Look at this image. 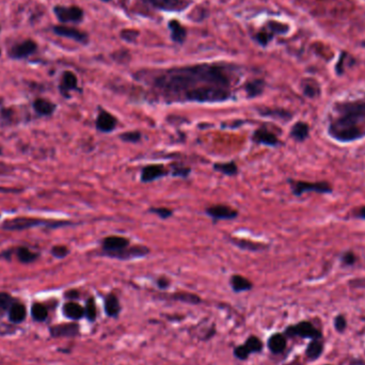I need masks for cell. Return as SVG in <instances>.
Returning <instances> with one entry per match:
<instances>
[{"label":"cell","instance_id":"3","mask_svg":"<svg viewBox=\"0 0 365 365\" xmlns=\"http://www.w3.org/2000/svg\"><path fill=\"white\" fill-rule=\"evenodd\" d=\"M230 91L229 88L206 86L193 90L185 94V99L191 102L200 103H213V102H222L229 99Z\"/></svg>","mask_w":365,"mask_h":365},{"label":"cell","instance_id":"18","mask_svg":"<svg viewBox=\"0 0 365 365\" xmlns=\"http://www.w3.org/2000/svg\"><path fill=\"white\" fill-rule=\"evenodd\" d=\"M54 31L58 35L64 36V38H69L72 40H75L79 43H86V41H87V35L75 28L65 27V26H57L54 28Z\"/></svg>","mask_w":365,"mask_h":365},{"label":"cell","instance_id":"8","mask_svg":"<svg viewBox=\"0 0 365 365\" xmlns=\"http://www.w3.org/2000/svg\"><path fill=\"white\" fill-rule=\"evenodd\" d=\"M55 13L61 22H78L83 17V12L78 7H55Z\"/></svg>","mask_w":365,"mask_h":365},{"label":"cell","instance_id":"38","mask_svg":"<svg viewBox=\"0 0 365 365\" xmlns=\"http://www.w3.org/2000/svg\"><path fill=\"white\" fill-rule=\"evenodd\" d=\"M120 137L125 142H138L141 138V133L138 131H128L121 135Z\"/></svg>","mask_w":365,"mask_h":365},{"label":"cell","instance_id":"19","mask_svg":"<svg viewBox=\"0 0 365 365\" xmlns=\"http://www.w3.org/2000/svg\"><path fill=\"white\" fill-rule=\"evenodd\" d=\"M117 126V119L107 111H101L96 120V127L101 131L109 132Z\"/></svg>","mask_w":365,"mask_h":365},{"label":"cell","instance_id":"11","mask_svg":"<svg viewBox=\"0 0 365 365\" xmlns=\"http://www.w3.org/2000/svg\"><path fill=\"white\" fill-rule=\"evenodd\" d=\"M167 174L166 169L162 165H150L144 167L141 172V180L150 182L155 179L161 178Z\"/></svg>","mask_w":365,"mask_h":365},{"label":"cell","instance_id":"47","mask_svg":"<svg viewBox=\"0 0 365 365\" xmlns=\"http://www.w3.org/2000/svg\"><path fill=\"white\" fill-rule=\"evenodd\" d=\"M66 296H67V297H77L78 294H77V291L72 290V291H69V293L66 294Z\"/></svg>","mask_w":365,"mask_h":365},{"label":"cell","instance_id":"25","mask_svg":"<svg viewBox=\"0 0 365 365\" xmlns=\"http://www.w3.org/2000/svg\"><path fill=\"white\" fill-rule=\"evenodd\" d=\"M9 318L12 323L19 324L26 318V309L21 303L14 302L9 309Z\"/></svg>","mask_w":365,"mask_h":365},{"label":"cell","instance_id":"44","mask_svg":"<svg viewBox=\"0 0 365 365\" xmlns=\"http://www.w3.org/2000/svg\"><path fill=\"white\" fill-rule=\"evenodd\" d=\"M342 261H343V263L346 264V265H352V264L356 263L357 258H356V255H355L354 253H352V252H346V253L343 255Z\"/></svg>","mask_w":365,"mask_h":365},{"label":"cell","instance_id":"17","mask_svg":"<svg viewBox=\"0 0 365 365\" xmlns=\"http://www.w3.org/2000/svg\"><path fill=\"white\" fill-rule=\"evenodd\" d=\"M253 140L257 143L269 145V147H276V145L279 143V140L275 133H272L271 131L264 127L255 130L253 135Z\"/></svg>","mask_w":365,"mask_h":365},{"label":"cell","instance_id":"40","mask_svg":"<svg viewBox=\"0 0 365 365\" xmlns=\"http://www.w3.org/2000/svg\"><path fill=\"white\" fill-rule=\"evenodd\" d=\"M150 211H151V213L158 215L163 219H167L172 215V211L167 209V208H152Z\"/></svg>","mask_w":365,"mask_h":365},{"label":"cell","instance_id":"2","mask_svg":"<svg viewBox=\"0 0 365 365\" xmlns=\"http://www.w3.org/2000/svg\"><path fill=\"white\" fill-rule=\"evenodd\" d=\"M358 120L348 117L339 116L336 120L331 122L329 126V135L337 141L348 142L362 138L365 131L359 125Z\"/></svg>","mask_w":365,"mask_h":365},{"label":"cell","instance_id":"7","mask_svg":"<svg viewBox=\"0 0 365 365\" xmlns=\"http://www.w3.org/2000/svg\"><path fill=\"white\" fill-rule=\"evenodd\" d=\"M335 109L339 116L361 121L365 119V101H356L338 104Z\"/></svg>","mask_w":365,"mask_h":365},{"label":"cell","instance_id":"14","mask_svg":"<svg viewBox=\"0 0 365 365\" xmlns=\"http://www.w3.org/2000/svg\"><path fill=\"white\" fill-rule=\"evenodd\" d=\"M51 334L55 337L76 336L79 334V326L77 324H64L55 326L51 328Z\"/></svg>","mask_w":365,"mask_h":365},{"label":"cell","instance_id":"28","mask_svg":"<svg viewBox=\"0 0 365 365\" xmlns=\"http://www.w3.org/2000/svg\"><path fill=\"white\" fill-rule=\"evenodd\" d=\"M33 107H34L36 112L40 115H43V116L52 115L56 108V106L53 103L45 101V100H36L33 104Z\"/></svg>","mask_w":365,"mask_h":365},{"label":"cell","instance_id":"23","mask_svg":"<svg viewBox=\"0 0 365 365\" xmlns=\"http://www.w3.org/2000/svg\"><path fill=\"white\" fill-rule=\"evenodd\" d=\"M230 284L235 293H241V291L250 290L253 286L252 283L249 281L247 278L239 276V275H234L231 277Z\"/></svg>","mask_w":365,"mask_h":365},{"label":"cell","instance_id":"27","mask_svg":"<svg viewBox=\"0 0 365 365\" xmlns=\"http://www.w3.org/2000/svg\"><path fill=\"white\" fill-rule=\"evenodd\" d=\"M169 27L171 29V33H172V39L174 40V42L176 43H181L182 41L185 40L186 36V30L185 28L182 27L180 24L177 20H172L170 21Z\"/></svg>","mask_w":365,"mask_h":365},{"label":"cell","instance_id":"4","mask_svg":"<svg viewBox=\"0 0 365 365\" xmlns=\"http://www.w3.org/2000/svg\"><path fill=\"white\" fill-rule=\"evenodd\" d=\"M284 335L289 336V337H301V338H322L323 334L322 332L317 329V328L314 327L310 322H300L296 325L287 327Z\"/></svg>","mask_w":365,"mask_h":365},{"label":"cell","instance_id":"32","mask_svg":"<svg viewBox=\"0 0 365 365\" xmlns=\"http://www.w3.org/2000/svg\"><path fill=\"white\" fill-rule=\"evenodd\" d=\"M233 243H235L236 246H238L239 248H241L243 250H250V251H259V250H262V249L266 248V246L261 245V243H257V242H253V241H248V240L233 239Z\"/></svg>","mask_w":365,"mask_h":365},{"label":"cell","instance_id":"37","mask_svg":"<svg viewBox=\"0 0 365 365\" xmlns=\"http://www.w3.org/2000/svg\"><path fill=\"white\" fill-rule=\"evenodd\" d=\"M14 303L13 298H12L7 293H0V310H8Z\"/></svg>","mask_w":365,"mask_h":365},{"label":"cell","instance_id":"24","mask_svg":"<svg viewBox=\"0 0 365 365\" xmlns=\"http://www.w3.org/2000/svg\"><path fill=\"white\" fill-rule=\"evenodd\" d=\"M150 6L163 10H179L182 6L180 0H143Z\"/></svg>","mask_w":365,"mask_h":365},{"label":"cell","instance_id":"29","mask_svg":"<svg viewBox=\"0 0 365 365\" xmlns=\"http://www.w3.org/2000/svg\"><path fill=\"white\" fill-rule=\"evenodd\" d=\"M61 88L64 91L74 90L77 88V78L72 72H65L62 77V84Z\"/></svg>","mask_w":365,"mask_h":365},{"label":"cell","instance_id":"13","mask_svg":"<svg viewBox=\"0 0 365 365\" xmlns=\"http://www.w3.org/2000/svg\"><path fill=\"white\" fill-rule=\"evenodd\" d=\"M43 221L38 220V219H31V218H16L13 220H9L5 222L4 227L10 231H18L24 229H29L31 226H35L36 224H41Z\"/></svg>","mask_w":365,"mask_h":365},{"label":"cell","instance_id":"34","mask_svg":"<svg viewBox=\"0 0 365 365\" xmlns=\"http://www.w3.org/2000/svg\"><path fill=\"white\" fill-rule=\"evenodd\" d=\"M84 317H86L91 323L96 321L97 310H96V306H95V302H94L93 298H90L86 303V308H84Z\"/></svg>","mask_w":365,"mask_h":365},{"label":"cell","instance_id":"43","mask_svg":"<svg viewBox=\"0 0 365 365\" xmlns=\"http://www.w3.org/2000/svg\"><path fill=\"white\" fill-rule=\"evenodd\" d=\"M67 253H69V250L63 246H57L53 249V254L56 258H59V259L64 258Z\"/></svg>","mask_w":365,"mask_h":365},{"label":"cell","instance_id":"5","mask_svg":"<svg viewBox=\"0 0 365 365\" xmlns=\"http://www.w3.org/2000/svg\"><path fill=\"white\" fill-rule=\"evenodd\" d=\"M291 190L296 196H301L304 192H317V193H331L332 187L327 181L309 182L301 180H289Z\"/></svg>","mask_w":365,"mask_h":365},{"label":"cell","instance_id":"26","mask_svg":"<svg viewBox=\"0 0 365 365\" xmlns=\"http://www.w3.org/2000/svg\"><path fill=\"white\" fill-rule=\"evenodd\" d=\"M310 127L304 122H297L290 131V135L297 141H303L309 137Z\"/></svg>","mask_w":365,"mask_h":365},{"label":"cell","instance_id":"45","mask_svg":"<svg viewBox=\"0 0 365 365\" xmlns=\"http://www.w3.org/2000/svg\"><path fill=\"white\" fill-rule=\"evenodd\" d=\"M157 285L162 289H166L169 286V281L166 278H161L157 280Z\"/></svg>","mask_w":365,"mask_h":365},{"label":"cell","instance_id":"36","mask_svg":"<svg viewBox=\"0 0 365 365\" xmlns=\"http://www.w3.org/2000/svg\"><path fill=\"white\" fill-rule=\"evenodd\" d=\"M17 257L22 263H31L38 258V255L30 252L27 248H19L17 251Z\"/></svg>","mask_w":365,"mask_h":365},{"label":"cell","instance_id":"20","mask_svg":"<svg viewBox=\"0 0 365 365\" xmlns=\"http://www.w3.org/2000/svg\"><path fill=\"white\" fill-rule=\"evenodd\" d=\"M121 304L115 294H109L105 299V312L111 318H117L121 313Z\"/></svg>","mask_w":365,"mask_h":365},{"label":"cell","instance_id":"12","mask_svg":"<svg viewBox=\"0 0 365 365\" xmlns=\"http://www.w3.org/2000/svg\"><path fill=\"white\" fill-rule=\"evenodd\" d=\"M149 252H150V250L148 248L142 247V246H137V247H132V248L127 247L117 253L111 254L110 257L117 258L120 260H130V259L144 257V255H147Z\"/></svg>","mask_w":365,"mask_h":365},{"label":"cell","instance_id":"46","mask_svg":"<svg viewBox=\"0 0 365 365\" xmlns=\"http://www.w3.org/2000/svg\"><path fill=\"white\" fill-rule=\"evenodd\" d=\"M357 217H358V218H361V219H365V206H363V208H361V209L358 211Z\"/></svg>","mask_w":365,"mask_h":365},{"label":"cell","instance_id":"21","mask_svg":"<svg viewBox=\"0 0 365 365\" xmlns=\"http://www.w3.org/2000/svg\"><path fill=\"white\" fill-rule=\"evenodd\" d=\"M63 314L72 321H79L84 317V309L76 302H67L63 306Z\"/></svg>","mask_w":365,"mask_h":365},{"label":"cell","instance_id":"15","mask_svg":"<svg viewBox=\"0 0 365 365\" xmlns=\"http://www.w3.org/2000/svg\"><path fill=\"white\" fill-rule=\"evenodd\" d=\"M35 50H36V44L31 40H27V41L22 42L12 48L11 57L15 58V59L26 58V57L30 56L31 54H33L35 52Z\"/></svg>","mask_w":365,"mask_h":365},{"label":"cell","instance_id":"39","mask_svg":"<svg viewBox=\"0 0 365 365\" xmlns=\"http://www.w3.org/2000/svg\"><path fill=\"white\" fill-rule=\"evenodd\" d=\"M334 327H335V329L336 331H338L339 333L340 332H343L345 329H346V327H347V321L346 318L344 317L343 315H337L335 320H334Z\"/></svg>","mask_w":365,"mask_h":365},{"label":"cell","instance_id":"10","mask_svg":"<svg viewBox=\"0 0 365 365\" xmlns=\"http://www.w3.org/2000/svg\"><path fill=\"white\" fill-rule=\"evenodd\" d=\"M206 213L214 219H218V220H221V219H226V220H229V219H234L238 215L235 210L231 209L230 206L226 205L211 206V208H209L208 211H206Z\"/></svg>","mask_w":365,"mask_h":365},{"label":"cell","instance_id":"42","mask_svg":"<svg viewBox=\"0 0 365 365\" xmlns=\"http://www.w3.org/2000/svg\"><path fill=\"white\" fill-rule=\"evenodd\" d=\"M303 91H304V94H306V95H308L310 97H314L315 95H317L318 88L315 87V84L307 83L306 86L303 87Z\"/></svg>","mask_w":365,"mask_h":365},{"label":"cell","instance_id":"9","mask_svg":"<svg viewBox=\"0 0 365 365\" xmlns=\"http://www.w3.org/2000/svg\"><path fill=\"white\" fill-rule=\"evenodd\" d=\"M129 246V240L121 236H109L103 240V249L110 257L111 254L117 253Z\"/></svg>","mask_w":365,"mask_h":365},{"label":"cell","instance_id":"6","mask_svg":"<svg viewBox=\"0 0 365 365\" xmlns=\"http://www.w3.org/2000/svg\"><path fill=\"white\" fill-rule=\"evenodd\" d=\"M263 348H264V344L261 338L255 335H251L246 339L245 343L237 346L234 349L233 354L235 358H237L238 360L245 361L249 358L250 355L260 354V352L263 351Z\"/></svg>","mask_w":365,"mask_h":365},{"label":"cell","instance_id":"33","mask_svg":"<svg viewBox=\"0 0 365 365\" xmlns=\"http://www.w3.org/2000/svg\"><path fill=\"white\" fill-rule=\"evenodd\" d=\"M215 170L221 172L225 175H235L238 171L237 166L235 163H226V164H216L214 166Z\"/></svg>","mask_w":365,"mask_h":365},{"label":"cell","instance_id":"41","mask_svg":"<svg viewBox=\"0 0 365 365\" xmlns=\"http://www.w3.org/2000/svg\"><path fill=\"white\" fill-rule=\"evenodd\" d=\"M263 112V116H277L281 119H290V113L284 111V110H266Z\"/></svg>","mask_w":365,"mask_h":365},{"label":"cell","instance_id":"30","mask_svg":"<svg viewBox=\"0 0 365 365\" xmlns=\"http://www.w3.org/2000/svg\"><path fill=\"white\" fill-rule=\"evenodd\" d=\"M171 299L177 300L184 303H189V304H199L201 303V298L194 294H189V293H178L171 295Z\"/></svg>","mask_w":365,"mask_h":365},{"label":"cell","instance_id":"48","mask_svg":"<svg viewBox=\"0 0 365 365\" xmlns=\"http://www.w3.org/2000/svg\"><path fill=\"white\" fill-rule=\"evenodd\" d=\"M326 365H330V364H326Z\"/></svg>","mask_w":365,"mask_h":365},{"label":"cell","instance_id":"1","mask_svg":"<svg viewBox=\"0 0 365 365\" xmlns=\"http://www.w3.org/2000/svg\"><path fill=\"white\" fill-rule=\"evenodd\" d=\"M155 84L168 93L187 94L206 86L229 88L230 80L221 67L205 64L168 71L156 79Z\"/></svg>","mask_w":365,"mask_h":365},{"label":"cell","instance_id":"16","mask_svg":"<svg viewBox=\"0 0 365 365\" xmlns=\"http://www.w3.org/2000/svg\"><path fill=\"white\" fill-rule=\"evenodd\" d=\"M267 345H268V349L270 350L271 354L280 355L286 349L287 340H286V337L284 334L275 333L268 338Z\"/></svg>","mask_w":365,"mask_h":365},{"label":"cell","instance_id":"22","mask_svg":"<svg viewBox=\"0 0 365 365\" xmlns=\"http://www.w3.org/2000/svg\"><path fill=\"white\" fill-rule=\"evenodd\" d=\"M324 351V344L322 342V338H314L311 339V342L307 346L306 349V356L310 361L317 360Z\"/></svg>","mask_w":365,"mask_h":365},{"label":"cell","instance_id":"31","mask_svg":"<svg viewBox=\"0 0 365 365\" xmlns=\"http://www.w3.org/2000/svg\"><path fill=\"white\" fill-rule=\"evenodd\" d=\"M47 309L41 303H34L31 309V315L34 321L44 322L47 318Z\"/></svg>","mask_w":365,"mask_h":365},{"label":"cell","instance_id":"35","mask_svg":"<svg viewBox=\"0 0 365 365\" xmlns=\"http://www.w3.org/2000/svg\"><path fill=\"white\" fill-rule=\"evenodd\" d=\"M263 88H264V82L262 80L258 79V80H254V81L249 82L247 84L246 90H247L249 96L253 97V96H257L260 93H262Z\"/></svg>","mask_w":365,"mask_h":365}]
</instances>
